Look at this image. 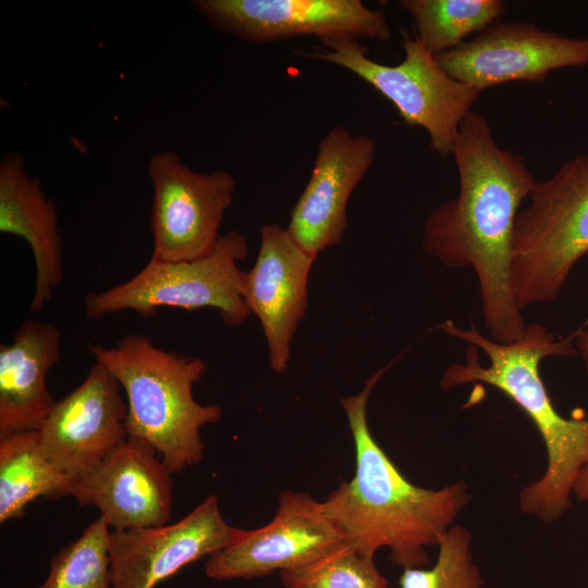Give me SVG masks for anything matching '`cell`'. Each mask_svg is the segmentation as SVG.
<instances>
[{
	"mask_svg": "<svg viewBox=\"0 0 588 588\" xmlns=\"http://www.w3.org/2000/svg\"><path fill=\"white\" fill-rule=\"evenodd\" d=\"M452 156L458 194L427 217L421 248L446 267L474 269L489 338L511 343L526 330L512 287L513 236L536 180L524 157L501 148L475 110L462 121Z\"/></svg>",
	"mask_w": 588,
	"mask_h": 588,
	"instance_id": "cell-1",
	"label": "cell"
},
{
	"mask_svg": "<svg viewBox=\"0 0 588 588\" xmlns=\"http://www.w3.org/2000/svg\"><path fill=\"white\" fill-rule=\"evenodd\" d=\"M387 367L373 373L357 394L343 397L356 451L355 474L321 502L326 515L358 552L375 558L390 550L393 564L424 567L427 548L438 546L470 494L464 481L440 489L412 483L375 440L367 420L368 400Z\"/></svg>",
	"mask_w": 588,
	"mask_h": 588,
	"instance_id": "cell-2",
	"label": "cell"
},
{
	"mask_svg": "<svg viewBox=\"0 0 588 588\" xmlns=\"http://www.w3.org/2000/svg\"><path fill=\"white\" fill-rule=\"evenodd\" d=\"M440 328L467 343L465 363H453L443 372L444 390L482 382L507 396L536 427L547 453L542 476L518 495L522 513L546 524L558 520L569 507L576 478L588 461V419L566 418L553 405L540 373L542 359L577 355L575 338L556 340L539 323L506 344L483 335L474 326L458 328L446 320Z\"/></svg>",
	"mask_w": 588,
	"mask_h": 588,
	"instance_id": "cell-3",
	"label": "cell"
},
{
	"mask_svg": "<svg viewBox=\"0 0 588 588\" xmlns=\"http://www.w3.org/2000/svg\"><path fill=\"white\" fill-rule=\"evenodd\" d=\"M87 348L125 393L128 437L152 445L172 474L203 460L200 430L218 422L222 408L193 395V385L207 372L201 357L166 351L144 334H126L111 346L88 343Z\"/></svg>",
	"mask_w": 588,
	"mask_h": 588,
	"instance_id": "cell-4",
	"label": "cell"
},
{
	"mask_svg": "<svg viewBox=\"0 0 588 588\" xmlns=\"http://www.w3.org/2000/svg\"><path fill=\"white\" fill-rule=\"evenodd\" d=\"M518 212L511 279L518 307L554 302L575 264L588 253V152L536 181Z\"/></svg>",
	"mask_w": 588,
	"mask_h": 588,
	"instance_id": "cell-5",
	"label": "cell"
},
{
	"mask_svg": "<svg viewBox=\"0 0 588 588\" xmlns=\"http://www.w3.org/2000/svg\"><path fill=\"white\" fill-rule=\"evenodd\" d=\"M401 38L404 58L393 65L370 59L368 47L352 39L327 40L296 54L352 72L390 100L406 124L424 128L432 151L453 155L460 125L480 91L450 76L415 35L402 29Z\"/></svg>",
	"mask_w": 588,
	"mask_h": 588,
	"instance_id": "cell-6",
	"label": "cell"
},
{
	"mask_svg": "<svg viewBox=\"0 0 588 588\" xmlns=\"http://www.w3.org/2000/svg\"><path fill=\"white\" fill-rule=\"evenodd\" d=\"M248 256L244 234L230 230L221 234L212 250L193 260L166 261L150 257L127 281L84 296L85 315L101 320L121 311L149 318L161 307L196 310L210 307L230 327L242 324L250 315L242 295L238 262Z\"/></svg>",
	"mask_w": 588,
	"mask_h": 588,
	"instance_id": "cell-7",
	"label": "cell"
},
{
	"mask_svg": "<svg viewBox=\"0 0 588 588\" xmlns=\"http://www.w3.org/2000/svg\"><path fill=\"white\" fill-rule=\"evenodd\" d=\"M147 172L154 191L151 257L180 261L209 254L234 200V176L224 170L194 171L172 150L154 154Z\"/></svg>",
	"mask_w": 588,
	"mask_h": 588,
	"instance_id": "cell-8",
	"label": "cell"
},
{
	"mask_svg": "<svg viewBox=\"0 0 588 588\" xmlns=\"http://www.w3.org/2000/svg\"><path fill=\"white\" fill-rule=\"evenodd\" d=\"M196 13L217 32L253 45L313 36L389 41L385 13L360 0H195Z\"/></svg>",
	"mask_w": 588,
	"mask_h": 588,
	"instance_id": "cell-9",
	"label": "cell"
},
{
	"mask_svg": "<svg viewBox=\"0 0 588 588\" xmlns=\"http://www.w3.org/2000/svg\"><path fill=\"white\" fill-rule=\"evenodd\" d=\"M436 58L450 76L481 93L515 81L542 83L558 69L588 66V37L561 36L532 23L497 21Z\"/></svg>",
	"mask_w": 588,
	"mask_h": 588,
	"instance_id": "cell-10",
	"label": "cell"
},
{
	"mask_svg": "<svg viewBox=\"0 0 588 588\" xmlns=\"http://www.w3.org/2000/svg\"><path fill=\"white\" fill-rule=\"evenodd\" d=\"M115 377L95 362L37 430L49 460L74 482L94 470L127 436V405Z\"/></svg>",
	"mask_w": 588,
	"mask_h": 588,
	"instance_id": "cell-11",
	"label": "cell"
},
{
	"mask_svg": "<svg viewBox=\"0 0 588 588\" xmlns=\"http://www.w3.org/2000/svg\"><path fill=\"white\" fill-rule=\"evenodd\" d=\"M344 540L321 502L286 490L274 517L257 529H243L236 541L209 556L205 573L216 580L262 577L313 561Z\"/></svg>",
	"mask_w": 588,
	"mask_h": 588,
	"instance_id": "cell-12",
	"label": "cell"
},
{
	"mask_svg": "<svg viewBox=\"0 0 588 588\" xmlns=\"http://www.w3.org/2000/svg\"><path fill=\"white\" fill-rule=\"evenodd\" d=\"M242 532L224 520L215 494L175 523L111 530L113 588H156L188 564L230 546Z\"/></svg>",
	"mask_w": 588,
	"mask_h": 588,
	"instance_id": "cell-13",
	"label": "cell"
},
{
	"mask_svg": "<svg viewBox=\"0 0 588 588\" xmlns=\"http://www.w3.org/2000/svg\"><path fill=\"white\" fill-rule=\"evenodd\" d=\"M318 256L305 250L286 228L265 224L256 261L242 275V295L262 328L273 372L287 369L291 347L308 304L310 271Z\"/></svg>",
	"mask_w": 588,
	"mask_h": 588,
	"instance_id": "cell-14",
	"label": "cell"
},
{
	"mask_svg": "<svg viewBox=\"0 0 588 588\" xmlns=\"http://www.w3.org/2000/svg\"><path fill=\"white\" fill-rule=\"evenodd\" d=\"M376 139L335 125L321 138L309 179L286 229L308 253L338 245L347 229V204L375 162Z\"/></svg>",
	"mask_w": 588,
	"mask_h": 588,
	"instance_id": "cell-15",
	"label": "cell"
},
{
	"mask_svg": "<svg viewBox=\"0 0 588 588\" xmlns=\"http://www.w3.org/2000/svg\"><path fill=\"white\" fill-rule=\"evenodd\" d=\"M172 473L148 442L128 437L88 476L73 483L81 506L100 511L112 530L158 527L169 523Z\"/></svg>",
	"mask_w": 588,
	"mask_h": 588,
	"instance_id": "cell-16",
	"label": "cell"
},
{
	"mask_svg": "<svg viewBox=\"0 0 588 588\" xmlns=\"http://www.w3.org/2000/svg\"><path fill=\"white\" fill-rule=\"evenodd\" d=\"M0 232L25 240L36 268L30 314H39L52 301L63 278V241L56 203L46 196L41 182L26 170L21 152L0 161Z\"/></svg>",
	"mask_w": 588,
	"mask_h": 588,
	"instance_id": "cell-17",
	"label": "cell"
},
{
	"mask_svg": "<svg viewBox=\"0 0 588 588\" xmlns=\"http://www.w3.org/2000/svg\"><path fill=\"white\" fill-rule=\"evenodd\" d=\"M60 356L59 328L32 318L0 344V438L40 428L56 403L47 375Z\"/></svg>",
	"mask_w": 588,
	"mask_h": 588,
	"instance_id": "cell-18",
	"label": "cell"
},
{
	"mask_svg": "<svg viewBox=\"0 0 588 588\" xmlns=\"http://www.w3.org/2000/svg\"><path fill=\"white\" fill-rule=\"evenodd\" d=\"M73 483L46 455L37 430L0 438V524L23 517L38 498L71 497Z\"/></svg>",
	"mask_w": 588,
	"mask_h": 588,
	"instance_id": "cell-19",
	"label": "cell"
},
{
	"mask_svg": "<svg viewBox=\"0 0 588 588\" xmlns=\"http://www.w3.org/2000/svg\"><path fill=\"white\" fill-rule=\"evenodd\" d=\"M413 20L415 36L434 56L450 51L474 33L480 34L505 11L500 0H401Z\"/></svg>",
	"mask_w": 588,
	"mask_h": 588,
	"instance_id": "cell-20",
	"label": "cell"
},
{
	"mask_svg": "<svg viewBox=\"0 0 588 588\" xmlns=\"http://www.w3.org/2000/svg\"><path fill=\"white\" fill-rule=\"evenodd\" d=\"M110 527L102 516L54 554L37 588H113L109 553Z\"/></svg>",
	"mask_w": 588,
	"mask_h": 588,
	"instance_id": "cell-21",
	"label": "cell"
},
{
	"mask_svg": "<svg viewBox=\"0 0 588 588\" xmlns=\"http://www.w3.org/2000/svg\"><path fill=\"white\" fill-rule=\"evenodd\" d=\"M285 588H387L372 556L344 540L303 565L279 572Z\"/></svg>",
	"mask_w": 588,
	"mask_h": 588,
	"instance_id": "cell-22",
	"label": "cell"
},
{
	"mask_svg": "<svg viewBox=\"0 0 588 588\" xmlns=\"http://www.w3.org/2000/svg\"><path fill=\"white\" fill-rule=\"evenodd\" d=\"M483 583L471 553V532L457 524L439 541L432 567L404 568L399 578L400 588H482Z\"/></svg>",
	"mask_w": 588,
	"mask_h": 588,
	"instance_id": "cell-23",
	"label": "cell"
},
{
	"mask_svg": "<svg viewBox=\"0 0 588 588\" xmlns=\"http://www.w3.org/2000/svg\"><path fill=\"white\" fill-rule=\"evenodd\" d=\"M573 495L588 504V461L581 467L573 488Z\"/></svg>",
	"mask_w": 588,
	"mask_h": 588,
	"instance_id": "cell-24",
	"label": "cell"
},
{
	"mask_svg": "<svg viewBox=\"0 0 588 588\" xmlns=\"http://www.w3.org/2000/svg\"><path fill=\"white\" fill-rule=\"evenodd\" d=\"M575 346L588 373V330L576 332Z\"/></svg>",
	"mask_w": 588,
	"mask_h": 588,
	"instance_id": "cell-25",
	"label": "cell"
}]
</instances>
